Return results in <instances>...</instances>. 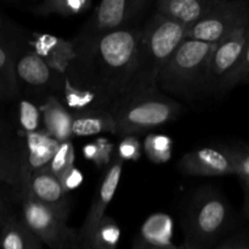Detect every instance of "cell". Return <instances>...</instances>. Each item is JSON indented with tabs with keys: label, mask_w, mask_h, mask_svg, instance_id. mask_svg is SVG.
<instances>
[{
	"label": "cell",
	"mask_w": 249,
	"mask_h": 249,
	"mask_svg": "<svg viewBox=\"0 0 249 249\" xmlns=\"http://www.w3.org/2000/svg\"><path fill=\"white\" fill-rule=\"evenodd\" d=\"M213 249H249V242L241 237H229L221 240Z\"/></svg>",
	"instance_id": "obj_33"
},
{
	"label": "cell",
	"mask_w": 249,
	"mask_h": 249,
	"mask_svg": "<svg viewBox=\"0 0 249 249\" xmlns=\"http://www.w3.org/2000/svg\"><path fill=\"white\" fill-rule=\"evenodd\" d=\"M74 147L72 141L68 140L58 143L55 155L46 167L56 178L61 179L68 170L74 167Z\"/></svg>",
	"instance_id": "obj_25"
},
{
	"label": "cell",
	"mask_w": 249,
	"mask_h": 249,
	"mask_svg": "<svg viewBox=\"0 0 249 249\" xmlns=\"http://www.w3.org/2000/svg\"><path fill=\"white\" fill-rule=\"evenodd\" d=\"M2 224L4 223H2V220H1V206H0V226H1Z\"/></svg>",
	"instance_id": "obj_39"
},
{
	"label": "cell",
	"mask_w": 249,
	"mask_h": 249,
	"mask_svg": "<svg viewBox=\"0 0 249 249\" xmlns=\"http://www.w3.org/2000/svg\"><path fill=\"white\" fill-rule=\"evenodd\" d=\"M95 142L97 143V156L95 160V164L99 168L107 167L112 163L113 160L114 155V146L113 143L109 142L107 139H97Z\"/></svg>",
	"instance_id": "obj_31"
},
{
	"label": "cell",
	"mask_w": 249,
	"mask_h": 249,
	"mask_svg": "<svg viewBox=\"0 0 249 249\" xmlns=\"http://www.w3.org/2000/svg\"><path fill=\"white\" fill-rule=\"evenodd\" d=\"M221 0H158L156 14L173 19L181 26H194L211 14Z\"/></svg>",
	"instance_id": "obj_15"
},
{
	"label": "cell",
	"mask_w": 249,
	"mask_h": 249,
	"mask_svg": "<svg viewBox=\"0 0 249 249\" xmlns=\"http://www.w3.org/2000/svg\"><path fill=\"white\" fill-rule=\"evenodd\" d=\"M15 74L18 88H27L32 96L43 97V102L48 96H55L63 75L51 70L33 51L15 60Z\"/></svg>",
	"instance_id": "obj_11"
},
{
	"label": "cell",
	"mask_w": 249,
	"mask_h": 249,
	"mask_svg": "<svg viewBox=\"0 0 249 249\" xmlns=\"http://www.w3.org/2000/svg\"><path fill=\"white\" fill-rule=\"evenodd\" d=\"M243 184V189H245V192L247 196H249V179H241Z\"/></svg>",
	"instance_id": "obj_38"
},
{
	"label": "cell",
	"mask_w": 249,
	"mask_h": 249,
	"mask_svg": "<svg viewBox=\"0 0 249 249\" xmlns=\"http://www.w3.org/2000/svg\"><path fill=\"white\" fill-rule=\"evenodd\" d=\"M181 111L179 101L160 90L123 100L109 109L116 124L114 135L121 138L160 128L175 121Z\"/></svg>",
	"instance_id": "obj_5"
},
{
	"label": "cell",
	"mask_w": 249,
	"mask_h": 249,
	"mask_svg": "<svg viewBox=\"0 0 249 249\" xmlns=\"http://www.w3.org/2000/svg\"><path fill=\"white\" fill-rule=\"evenodd\" d=\"M249 77V39L246 44L245 49L242 51L240 60L236 63L235 68L231 71L230 74L226 77L224 80L223 85L220 88L219 94H225V92L230 91L233 88H236L240 84H245V82Z\"/></svg>",
	"instance_id": "obj_27"
},
{
	"label": "cell",
	"mask_w": 249,
	"mask_h": 249,
	"mask_svg": "<svg viewBox=\"0 0 249 249\" xmlns=\"http://www.w3.org/2000/svg\"><path fill=\"white\" fill-rule=\"evenodd\" d=\"M29 187L36 201L70 216V194L62 186L60 179L56 178L48 167H43L32 173Z\"/></svg>",
	"instance_id": "obj_13"
},
{
	"label": "cell",
	"mask_w": 249,
	"mask_h": 249,
	"mask_svg": "<svg viewBox=\"0 0 249 249\" xmlns=\"http://www.w3.org/2000/svg\"><path fill=\"white\" fill-rule=\"evenodd\" d=\"M2 26V18H1V15H0V28H1Z\"/></svg>",
	"instance_id": "obj_40"
},
{
	"label": "cell",
	"mask_w": 249,
	"mask_h": 249,
	"mask_svg": "<svg viewBox=\"0 0 249 249\" xmlns=\"http://www.w3.org/2000/svg\"><path fill=\"white\" fill-rule=\"evenodd\" d=\"M29 45L34 53L60 74H65L75 56L72 40H65L50 34L33 33Z\"/></svg>",
	"instance_id": "obj_14"
},
{
	"label": "cell",
	"mask_w": 249,
	"mask_h": 249,
	"mask_svg": "<svg viewBox=\"0 0 249 249\" xmlns=\"http://www.w3.org/2000/svg\"><path fill=\"white\" fill-rule=\"evenodd\" d=\"M235 167V175L240 179H249V146L233 143L226 145Z\"/></svg>",
	"instance_id": "obj_29"
},
{
	"label": "cell",
	"mask_w": 249,
	"mask_h": 249,
	"mask_svg": "<svg viewBox=\"0 0 249 249\" xmlns=\"http://www.w3.org/2000/svg\"><path fill=\"white\" fill-rule=\"evenodd\" d=\"M186 27L162 15L155 12L150 17L141 29L130 75L119 102L157 91L160 71L186 39Z\"/></svg>",
	"instance_id": "obj_2"
},
{
	"label": "cell",
	"mask_w": 249,
	"mask_h": 249,
	"mask_svg": "<svg viewBox=\"0 0 249 249\" xmlns=\"http://www.w3.org/2000/svg\"><path fill=\"white\" fill-rule=\"evenodd\" d=\"M0 84L6 88L12 95L18 92V84L15 74V58L9 49L0 44Z\"/></svg>",
	"instance_id": "obj_28"
},
{
	"label": "cell",
	"mask_w": 249,
	"mask_h": 249,
	"mask_svg": "<svg viewBox=\"0 0 249 249\" xmlns=\"http://www.w3.org/2000/svg\"><path fill=\"white\" fill-rule=\"evenodd\" d=\"M215 44L185 39L160 71V92L192 101L208 92L209 57Z\"/></svg>",
	"instance_id": "obj_4"
},
{
	"label": "cell",
	"mask_w": 249,
	"mask_h": 249,
	"mask_svg": "<svg viewBox=\"0 0 249 249\" xmlns=\"http://www.w3.org/2000/svg\"><path fill=\"white\" fill-rule=\"evenodd\" d=\"M61 184L65 187L66 191L70 194L71 191L75 190L77 187L80 186V184L83 182V174L79 169H77L75 167H73L72 169L68 170L65 175L60 179Z\"/></svg>",
	"instance_id": "obj_32"
},
{
	"label": "cell",
	"mask_w": 249,
	"mask_h": 249,
	"mask_svg": "<svg viewBox=\"0 0 249 249\" xmlns=\"http://www.w3.org/2000/svg\"><path fill=\"white\" fill-rule=\"evenodd\" d=\"M142 26L74 43L75 56L65 72L71 84L104 96L111 108L119 102L133 67Z\"/></svg>",
	"instance_id": "obj_1"
},
{
	"label": "cell",
	"mask_w": 249,
	"mask_h": 249,
	"mask_svg": "<svg viewBox=\"0 0 249 249\" xmlns=\"http://www.w3.org/2000/svg\"><path fill=\"white\" fill-rule=\"evenodd\" d=\"M142 150L151 162L163 164L172 157L173 140L167 135L150 134L143 141Z\"/></svg>",
	"instance_id": "obj_24"
},
{
	"label": "cell",
	"mask_w": 249,
	"mask_h": 249,
	"mask_svg": "<svg viewBox=\"0 0 249 249\" xmlns=\"http://www.w3.org/2000/svg\"><path fill=\"white\" fill-rule=\"evenodd\" d=\"M72 138H87L101 134H116V124L109 111L72 114Z\"/></svg>",
	"instance_id": "obj_19"
},
{
	"label": "cell",
	"mask_w": 249,
	"mask_h": 249,
	"mask_svg": "<svg viewBox=\"0 0 249 249\" xmlns=\"http://www.w3.org/2000/svg\"><path fill=\"white\" fill-rule=\"evenodd\" d=\"M180 173L189 177L235 175L233 160L228 146H207L185 153L178 162Z\"/></svg>",
	"instance_id": "obj_12"
},
{
	"label": "cell",
	"mask_w": 249,
	"mask_h": 249,
	"mask_svg": "<svg viewBox=\"0 0 249 249\" xmlns=\"http://www.w3.org/2000/svg\"><path fill=\"white\" fill-rule=\"evenodd\" d=\"M249 39V22L215 44L209 57L208 92L219 94L224 80L235 68Z\"/></svg>",
	"instance_id": "obj_9"
},
{
	"label": "cell",
	"mask_w": 249,
	"mask_h": 249,
	"mask_svg": "<svg viewBox=\"0 0 249 249\" xmlns=\"http://www.w3.org/2000/svg\"><path fill=\"white\" fill-rule=\"evenodd\" d=\"M245 84H249V77L247 78V80H246V82H245Z\"/></svg>",
	"instance_id": "obj_41"
},
{
	"label": "cell",
	"mask_w": 249,
	"mask_h": 249,
	"mask_svg": "<svg viewBox=\"0 0 249 249\" xmlns=\"http://www.w3.org/2000/svg\"><path fill=\"white\" fill-rule=\"evenodd\" d=\"M9 96H14V95H12L11 92L6 89V88H4L1 84H0V100L6 99V97H9Z\"/></svg>",
	"instance_id": "obj_36"
},
{
	"label": "cell",
	"mask_w": 249,
	"mask_h": 249,
	"mask_svg": "<svg viewBox=\"0 0 249 249\" xmlns=\"http://www.w3.org/2000/svg\"><path fill=\"white\" fill-rule=\"evenodd\" d=\"M243 209H245V214L249 219V196H247V195H246L245 197V208Z\"/></svg>",
	"instance_id": "obj_37"
},
{
	"label": "cell",
	"mask_w": 249,
	"mask_h": 249,
	"mask_svg": "<svg viewBox=\"0 0 249 249\" xmlns=\"http://www.w3.org/2000/svg\"><path fill=\"white\" fill-rule=\"evenodd\" d=\"M142 146L135 136H124L117 150V157L121 160H136L141 157Z\"/></svg>",
	"instance_id": "obj_30"
},
{
	"label": "cell",
	"mask_w": 249,
	"mask_h": 249,
	"mask_svg": "<svg viewBox=\"0 0 249 249\" xmlns=\"http://www.w3.org/2000/svg\"><path fill=\"white\" fill-rule=\"evenodd\" d=\"M22 180V143L0 125V181L19 190Z\"/></svg>",
	"instance_id": "obj_17"
},
{
	"label": "cell",
	"mask_w": 249,
	"mask_h": 249,
	"mask_svg": "<svg viewBox=\"0 0 249 249\" xmlns=\"http://www.w3.org/2000/svg\"><path fill=\"white\" fill-rule=\"evenodd\" d=\"M133 249H184L182 246L178 247V246L170 245V246H155L151 243L146 242V241L141 240V238H136L134 242Z\"/></svg>",
	"instance_id": "obj_34"
},
{
	"label": "cell",
	"mask_w": 249,
	"mask_h": 249,
	"mask_svg": "<svg viewBox=\"0 0 249 249\" xmlns=\"http://www.w3.org/2000/svg\"><path fill=\"white\" fill-rule=\"evenodd\" d=\"M55 97H57L61 104L72 114L111 109V105L104 96L91 91V90L74 87L73 84H71L65 74L62 75Z\"/></svg>",
	"instance_id": "obj_16"
},
{
	"label": "cell",
	"mask_w": 249,
	"mask_h": 249,
	"mask_svg": "<svg viewBox=\"0 0 249 249\" xmlns=\"http://www.w3.org/2000/svg\"><path fill=\"white\" fill-rule=\"evenodd\" d=\"M45 133L53 140L65 142L72 139V113L55 96H48L39 106Z\"/></svg>",
	"instance_id": "obj_18"
},
{
	"label": "cell",
	"mask_w": 249,
	"mask_h": 249,
	"mask_svg": "<svg viewBox=\"0 0 249 249\" xmlns=\"http://www.w3.org/2000/svg\"><path fill=\"white\" fill-rule=\"evenodd\" d=\"M44 245L29 230L22 219L10 216L4 221L0 233L1 249H43Z\"/></svg>",
	"instance_id": "obj_20"
},
{
	"label": "cell",
	"mask_w": 249,
	"mask_h": 249,
	"mask_svg": "<svg viewBox=\"0 0 249 249\" xmlns=\"http://www.w3.org/2000/svg\"><path fill=\"white\" fill-rule=\"evenodd\" d=\"M41 113L39 106L29 99H22L18 104V123L26 134L36 133L40 129Z\"/></svg>",
	"instance_id": "obj_26"
},
{
	"label": "cell",
	"mask_w": 249,
	"mask_h": 249,
	"mask_svg": "<svg viewBox=\"0 0 249 249\" xmlns=\"http://www.w3.org/2000/svg\"><path fill=\"white\" fill-rule=\"evenodd\" d=\"M121 238V229L116 220L105 216L94 230L88 249H116Z\"/></svg>",
	"instance_id": "obj_23"
},
{
	"label": "cell",
	"mask_w": 249,
	"mask_h": 249,
	"mask_svg": "<svg viewBox=\"0 0 249 249\" xmlns=\"http://www.w3.org/2000/svg\"><path fill=\"white\" fill-rule=\"evenodd\" d=\"M83 153H84L85 158H88V160H91V162H95L97 156V143L92 142L85 145L84 148H83Z\"/></svg>",
	"instance_id": "obj_35"
},
{
	"label": "cell",
	"mask_w": 249,
	"mask_h": 249,
	"mask_svg": "<svg viewBox=\"0 0 249 249\" xmlns=\"http://www.w3.org/2000/svg\"><path fill=\"white\" fill-rule=\"evenodd\" d=\"M94 6L91 0H45L32 7V11L38 16L72 17L82 15Z\"/></svg>",
	"instance_id": "obj_21"
},
{
	"label": "cell",
	"mask_w": 249,
	"mask_h": 249,
	"mask_svg": "<svg viewBox=\"0 0 249 249\" xmlns=\"http://www.w3.org/2000/svg\"><path fill=\"white\" fill-rule=\"evenodd\" d=\"M31 173L22 168L19 194L22 199V221L49 249L57 248L74 229L67 225L68 215L60 213L34 198L29 187Z\"/></svg>",
	"instance_id": "obj_6"
},
{
	"label": "cell",
	"mask_w": 249,
	"mask_h": 249,
	"mask_svg": "<svg viewBox=\"0 0 249 249\" xmlns=\"http://www.w3.org/2000/svg\"><path fill=\"white\" fill-rule=\"evenodd\" d=\"M248 22V1L221 0L211 14L187 28L186 39L216 44Z\"/></svg>",
	"instance_id": "obj_8"
},
{
	"label": "cell",
	"mask_w": 249,
	"mask_h": 249,
	"mask_svg": "<svg viewBox=\"0 0 249 249\" xmlns=\"http://www.w3.org/2000/svg\"><path fill=\"white\" fill-rule=\"evenodd\" d=\"M141 240L155 246H170L173 223L167 214L157 213L151 215L141 228Z\"/></svg>",
	"instance_id": "obj_22"
},
{
	"label": "cell",
	"mask_w": 249,
	"mask_h": 249,
	"mask_svg": "<svg viewBox=\"0 0 249 249\" xmlns=\"http://www.w3.org/2000/svg\"><path fill=\"white\" fill-rule=\"evenodd\" d=\"M122 173H123V160H121L116 156L107 168L101 182L95 191L91 206L85 216L82 228L77 231L78 242L82 249L89 248L92 232L100 224V221L106 216L105 213L116 195L119 181H121Z\"/></svg>",
	"instance_id": "obj_10"
},
{
	"label": "cell",
	"mask_w": 249,
	"mask_h": 249,
	"mask_svg": "<svg viewBox=\"0 0 249 249\" xmlns=\"http://www.w3.org/2000/svg\"><path fill=\"white\" fill-rule=\"evenodd\" d=\"M153 5L150 0H104L92 10L74 43L91 40L105 34L140 26L139 19Z\"/></svg>",
	"instance_id": "obj_7"
},
{
	"label": "cell",
	"mask_w": 249,
	"mask_h": 249,
	"mask_svg": "<svg viewBox=\"0 0 249 249\" xmlns=\"http://www.w3.org/2000/svg\"><path fill=\"white\" fill-rule=\"evenodd\" d=\"M232 213L218 189L203 186L190 192L181 212L184 249H213L230 229Z\"/></svg>",
	"instance_id": "obj_3"
}]
</instances>
